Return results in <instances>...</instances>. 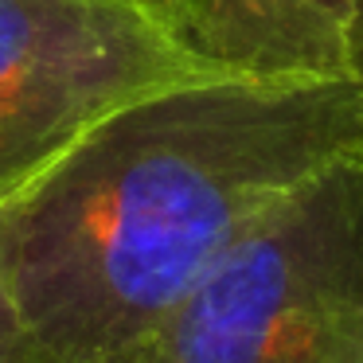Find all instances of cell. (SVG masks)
I'll list each match as a JSON object with an SVG mask.
<instances>
[{
    "instance_id": "cell-1",
    "label": "cell",
    "mask_w": 363,
    "mask_h": 363,
    "mask_svg": "<svg viewBox=\"0 0 363 363\" xmlns=\"http://www.w3.org/2000/svg\"><path fill=\"white\" fill-rule=\"evenodd\" d=\"M363 145V82L199 74L86 125L0 196V274L48 363L133 355L289 188Z\"/></svg>"
},
{
    "instance_id": "cell-2",
    "label": "cell",
    "mask_w": 363,
    "mask_h": 363,
    "mask_svg": "<svg viewBox=\"0 0 363 363\" xmlns=\"http://www.w3.org/2000/svg\"><path fill=\"white\" fill-rule=\"evenodd\" d=\"M141 363H359L363 145L277 196L137 347Z\"/></svg>"
},
{
    "instance_id": "cell-3",
    "label": "cell",
    "mask_w": 363,
    "mask_h": 363,
    "mask_svg": "<svg viewBox=\"0 0 363 363\" xmlns=\"http://www.w3.org/2000/svg\"><path fill=\"white\" fill-rule=\"evenodd\" d=\"M199 74L137 0H0V196L102 113Z\"/></svg>"
},
{
    "instance_id": "cell-4",
    "label": "cell",
    "mask_w": 363,
    "mask_h": 363,
    "mask_svg": "<svg viewBox=\"0 0 363 363\" xmlns=\"http://www.w3.org/2000/svg\"><path fill=\"white\" fill-rule=\"evenodd\" d=\"M355 0H176L164 35L196 71L254 82L352 79Z\"/></svg>"
},
{
    "instance_id": "cell-5",
    "label": "cell",
    "mask_w": 363,
    "mask_h": 363,
    "mask_svg": "<svg viewBox=\"0 0 363 363\" xmlns=\"http://www.w3.org/2000/svg\"><path fill=\"white\" fill-rule=\"evenodd\" d=\"M0 363H48L43 352L35 347V340L28 336L16 305H12L4 274H0Z\"/></svg>"
},
{
    "instance_id": "cell-6",
    "label": "cell",
    "mask_w": 363,
    "mask_h": 363,
    "mask_svg": "<svg viewBox=\"0 0 363 363\" xmlns=\"http://www.w3.org/2000/svg\"><path fill=\"white\" fill-rule=\"evenodd\" d=\"M352 79L363 82V0H355V24H352Z\"/></svg>"
},
{
    "instance_id": "cell-7",
    "label": "cell",
    "mask_w": 363,
    "mask_h": 363,
    "mask_svg": "<svg viewBox=\"0 0 363 363\" xmlns=\"http://www.w3.org/2000/svg\"><path fill=\"white\" fill-rule=\"evenodd\" d=\"M137 4H141V9L157 20V24H164V16L176 9V0H137Z\"/></svg>"
},
{
    "instance_id": "cell-8",
    "label": "cell",
    "mask_w": 363,
    "mask_h": 363,
    "mask_svg": "<svg viewBox=\"0 0 363 363\" xmlns=\"http://www.w3.org/2000/svg\"><path fill=\"white\" fill-rule=\"evenodd\" d=\"M106 363H141V359H137V352H133V355H118V359H106Z\"/></svg>"
},
{
    "instance_id": "cell-9",
    "label": "cell",
    "mask_w": 363,
    "mask_h": 363,
    "mask_svg": "<svg viewBox=\"0 0 363 363\" xmlns=\"http://www.w3.org/2000/svg\"><path fill=\"white\" fill-rule=\"evenodd\" d=\"M359 363H363V359H359Z\"/></svg>"
}]
</instances>
